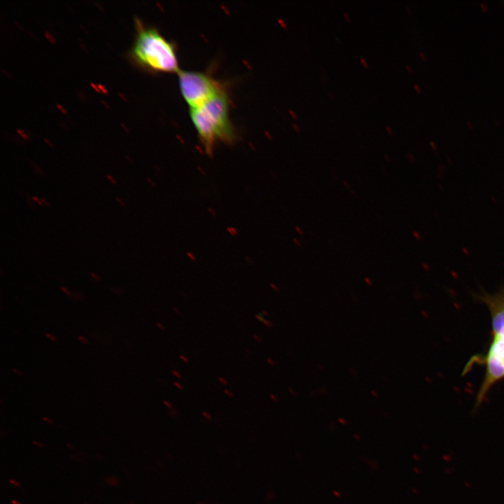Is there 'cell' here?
<instances>
[{"label": "cell", "instance_id": "cell-1", "mask_svg": "<svg viewBox=\"0 0 504 504\" xmlns=\"http://www.w3.org/2000/svg\"><path fill=\"white\" fill-rule=\"evenodd\" d=\"M477 298L488 308L491 323V337L486 352L472 356L463 370L465 373L475 364L485 368L476 396L475 406L478 407L492 387L504 379V286L493 293L482 291Z\"/></svg>", "mask_w": 504, "mask_h": 504}, {"label": "cell", "instance_id": "cell-2", "mask_svg": "<svg viewBox=\"0 0 504 504\" xmlns=\"http://www.w3.org/2000/svg\"><path fill=\"white\" fill-rule=\"evenodd\" d=\"M229 112L227 88L205 104L190 108L191 120L207 153H212L218 141L231 144L237 139V130Z\"/></svg>", "mask_w": 504, "mask_h": 504}, {"label": "cell", "instance_id": "cell-3", "mask_svg": "<svg viewBox=\"0 0 504 504\" xmlns=\"http://www.w3.org/2000/svg\"><path fill=\"white\" fill-rule=\"evenodd\" d=\"M136 36L130 51L131 59L150 72H178L176 46L155 27L144 25L136 18Z\"/></svg>", "mask_w": 504, "mask_h": 504}, {"label": "cell", "instance_id": "cell-4", "mask_svg": "<svg viewBox=\"0 0 504 504\" xmlns=\"http://www.w3.org/2000/svg\"><path fill=\"white\" fill-rule=\"evenodd\" d=\"M182 96L190 108L200 106L226 89V85L211 73L181 70L177 73Z\"/></svg>", "mask_w": 504, "mask_h": 504}, {"label": "cell", "instance_id": "cell-5", "mask_svg": "<svg viewBox=\"0 0 504 504\" xmlns=\"http://www.w3.org/2000/svg\"><path fill=\"white\" fill-rule=\"evenodd\" d=\"M106 482L112 486H117L119 484V479L116 477H108L105 479Z\"/></svg>", "mask_w": 504, "mask_h": 504}, {"label": "cell", "instance_id": "cell-6", "mask_svg": "<svg viewBox=\"0 0 504 504\" xmlns=\"http://www.w3.org/2000/svg\"><path fill=\"white\" fill-rule=\"evenodd\" d=\"M255 317L256 319H258L260 322H262V323H264L265 321L266 320V319L263 317V314H256L255 315Z\"/></svg>", "mask_w": 504, "mask_h": 504}, {"label": "cell", "instance_id": "cell-7", "mask_svg": "<svg viewBox=\"0 0 504 504\" xmlns=\"http://www.w3.org/2000/svg\"><path fill=\"white\" fill-rule=\"evenodd\" d=\"M9 482H10V484H13L14 486H17V487H20V486H21V484H20L19 482H18L17 480H15V479H11L9 480Z\"/></svg>", "mask_w": 504, "mask_h": 504}, {"label": "cell", "instance_id": "cell-8", "mask_svg": "<svg viewBox=\"0 0 504 504\" xmlns=\"http://www.w3.org/2000/svg\"><path fill=\"white\" fill-rule=\"evenodd\" d=\"M218 380L221 384H223V385H227V384H228V381H227L226 379L223 378V377H218Z\"/></svg>", "mask_w": 504, "mask_h": 504}, {"label": "cell", "instance_id": "cell-9", "mask_svg": "<svg viewBox=\"0 0 504 504\" xmlns=\"http://www.w3.org/2000/svg\"><path fill=\"white\" fill-rule=\"evenodd\" d=\"M360 62L365 67H368V66H369L368 62L364 57H360Z\"/></svg>", "mask_w": 504, "mask_h": 504}, {"label": "cell", "instance_id": "cell-10", "mask_svg": "<svg viewBox=\"0 0 504 504\" xmlns=\"http://www.w3.org/2000/svg\"><path fill=\"white\" fill-rule=\"evenodd\" d=\"M172 373L174 377H176L178 379H180L181 377V375L179 373V372L176 370H172Z\"/></svg>", "mask_w": 504, "mask_h": 504}, {"label": "cell", "instance_id": "cell-11", "mask_svg": "<svg viewBox=\"0 0 504 504\" xmlns=\"http://www.w3.org/2000/svg\"><path fill=\"white\" fill-rule=\"evenodd\" d=\"M223 392L225 394H226L230 398H233V396H234L233 393L227 389H224Z\"/></svg>", "mask_w": 504, "mask_h": 504}, {"label": "cell", "instance_id": "cell-12", "mask_svg": "<svg viewBox=\"0 0 504 504\" xmlns=\"http://www.w3.org/2000/svg\"><path fill=\"white\" fill-rule=\"evenodd\" d=\"M414 90H415L417 92H419V93L422 92V89H421V88L419 85H417V84H416V83L414 84Z\"/></svg>", "mask_w": 504, "mask_h": 504}, {"label": "cell", "instance_id": "cell-13", "mask_svg": "<svg viewBox=\"0 0 504 504\" xmlns=\"http://www.w3.org/2000/svg\"><path fill=\"white\" fill-rule=\"evenodd\" d=\"M419 56H420V57L421 58L422 60H424V61H426V60H427V57L426 56V55H425L422 51H420V52H419Z\"/></svg>", "mask_w": 504, "mask_h": 504}, {"label": "cell", "instance_id": "cell-14", "mask_svg": "<svg viewBox=\"0 0 504 504\" xmlns=\"http://www.w3.org/2000/svg\"><path fill=\"white\" fill-rule=\"evenodd\" d=\"M174 385L180 390L183 389V386L178 382H174Z\"/></svg>", "mask_w": 504, "mask_h": 504}, {"label": "cell", "instance_id": "cell-15", "mask_svg": "<svg viewBox=\"0 0 504 504\" xmlns=\"http://www.w3.org/2000/svg\"><path fill=\"white\" fill-rule=\"evenodd\" d=\"M253 337L256 342L259 343H261L262 342V339L256 335H253Z\"/></svg>", "mask_w": 504, "mask_h": 504}, {"label": "cell", "instance_id": "cell-16", "mask_svg": "<svg viewBox=\"0 0 504 504\" xmlns=\"http://www.w3.org/2000/svg\"><path fill=\"white\" fill-rule=\"evenodd\" d=\"M479 4L484 12L488 10V6L486 5L483 3H480Z\"/></svg>", "mask_w": 504, "mask_h": 504}, {"label": "cell", "instance_id": "cell-17", "mask_svg": "<svg viewBox=\"0 0 504 504\" xmlns=\"http://www.w3.org/2000/svg\"><path fill=\"white\" fill-rule=\"evenodd\" d=\"M78 339H79L80 341H81V342H83V343H85V344H88V340H87L85 337H83V336H79V337H78Z\"/></svg>", "mask_w": 504, "mask_h": 504}, {"label": "cell", "instance_id": "cell-18", "mask_svg": "<svg viewBox=\"0 0 504 504\" xmlns=\"http://www.w3.org/2000/svg\"><path fill=\"white\" fill-rule=\"evenodd\" d=\"M179 358H180L183 362H185V363H188V359L187 357H186V356H184V355H181V354L179 355Z\"/></svg>", "mask_w": 504, "mask_h": 504}, {"label": "cell", "instance_id": "cell-19", "mask_svg": "<svg viewBox=\"0 0 504 504\" xmlns=\"http://www.w3.org/2000/svg\"><path fill=\"white\" fill-rule=\"evenodd\" d=\"M343 15H344V17L346 18V20L347 21H349V22L351 21V18H350L349 15L346 12H343Z\"/></svg>", "mask_w": 504, "mask_h": 504}, {"label": "cell", "instance_id": "cell-20", "mask_svg": "<svg viewBox=\"0 0 504 504\" xmlns=\"http://www.w3.org/2000/svg\"><path fill=\"white\" fill-rule=\"evenodd\" d=\"M385 128H386V130L389 134H393V130H392L391 127H390L389 126L386 125V126L385 127Z\"/></svg>", "mask_w": 504, "mask_h": 504}, {"label": "cell", "instance_id": "cell-21", "mask_svg": "<svg viewBox=\"0 0 504 504\" xmlns=\"http://www.w3.org/2000/svg\"><path fill=\"white\" fill-rule=\"evenodd\" d=\"M263 323L269 328L272 327V323L267 319L265 321V322Z\"/></svg>", "mask_w": 504, "mask_h": 504}, {"label": "cell", "instance_id": "cell-22", "mask_svg": "<svg viewBox=\"0 0 504 504\" xmlns=\"http://www.w3.org/2000/svg\"><path fill=\"white\" fill-rule=\"evenodd\" d=\"M46 337L50 338L52 341H56V338L50 333L46 334Z\"/></svg>", "mask_w": 504, "mask_h": 504}, {"label": "cell", "instance_id": "cell-23", "mask_svg": "<svg viewBox=\"0 0 504 504\" xmlns=\"http://www.w3.org/2000/svg\"><path fill=\"white\" fill-rule=\"evenodd\" d=\"M163 403H164V405H166L167 407H168L169 408H171V407H172V405H171V403H170L169 402H168V401H167V400H164V401H163Z\"/></svg>", "mask_w": 504, "mask_h": 504}, {"label": "cell", "instance_id": "cell-24", "mask_svg": "<svg viewBox=\"0 0 504 504\" xmlns=\"http://www.w3.org/2000/svg\"><path fill=\"white\" fill-rule=\"evenodd\" d=\"M405 67H406L407 70L410 74L412 73V69H411V67H410V65L406 64V65H405Z\"/></svg>", "mask_w": 504, "mask_h": 504}, {"label": "cell", "instance_id": "cell-25", "mask_svg": "<svg viewBox=\"0 0 504 504\" xmlns=\"http://www.w3.org/2000/svg\"><path fill=\"white\" fill-rule=\"evenodd\" d=\"M156 325H157V326H158L159 328H160L161 330H164V327L163 325H162L161 323H157Z\"/></svg>", "mask_w": 504, "mask_h": 504}, {"label": "cell", "instance_id": "cell-26", "mask_svg": "<svg viewBox=\"0 0 504 504\" xmlns=\"http://www.w3.org/2000/svg\"><path fill=\"white\" fill-rule=\"evenodd\" d=\"M33 443H34V444L37 445V446L39 447H43V445L42 444H41V442L34 441V442H33Z\"/></svg>", "mask_w": 504, "mask_h": 504}, {"label": "cell", "instance_id": "cell-27", "mask_svg": "<svg viewBox=\"0 0 504 504\" xmlns=\"http://www.w3.org/2000/svg\"><path fill=\"white\" fill-rule=\"evenodd\" d=\"M43 419L44 421H46V422H48V424H52V421H51V419L50 420V419H48L47 417H43Z\"/></svg>", "mask_w": 504, "mask_h": 504}, {"label": "cell", "instance_id": "cell-28", "mask_svg": "<svg viewBox=\"0 0 504 504\" xmlns=\"http://www.w3.org/2000/svg\"><path fill=\"white\" fill-rule=\"evenodd\" d=\"M11 503H12V504H22V503H21L20 502H19V501L17 500H11Z\"/></svg>", "mask_w": 504, "mask_h": 504}, {"label": "cell", "instance_id": "cell-29", "mask_svg": "<svg viewBox=\"0 0 504 504\" xmlns=\"http://www.w3.org/2000/svg\"><path fill=\"white\" fill-rule=\"evenodd\" d=\"M61 290H63L64 292H65L66 293L69 294V295L70 294V292H69L66 288H65L62 287V288H61Z\"/></svg>", "mask_w": 504, "mask_h": 504}, {"label": "cell", "instance_id": "cell-30", "mask_svg": "<svg viewBox=\"0 0 504 504\" xmlns=\"http://www.w3.org/2000/svg\"><path fill=\"white\" fill-rule=\"evenodd\" d=\"M466 123H467V125H468L470 129H472L473 127H472V122H471L467 121Z\"/></svg>", "mask_w": 504, "mask_h": 504}, {"label": "cell", "instance_id": "cell-31", "mask_svg": "<svg viewBox=\"0 0 504 504\" xmlns=\"http://www.w3.org/2000/svg\"><path fill=\"white\" fill-rule=\"evenodd\" d=\"M267 362L269 363V364H270V365H274V363L271 360V359H270V358H267Z\"/></svg>", "mask_w": 504, "mask_h": 504}, {"label": "cell", "instance_id": "cell-32", "mask_svg": "<svg viewBox=\"0 0 504 504\" xmlns=\"http://www.w3.org/2000/svg\"><path fill=\"white\" fill-rule=\"evenodd\" d=\"M406 9L407 10V11H408L409 13H411V9H410V8L408 6H406Z\"/></svg>", "mask_w": 504, "mask_h": 504}, {"label": "cell", "instance_id": "cell-33", "mask_svg": "<svg viewBox=\"0 0 504 504\" xmlns=\"http://www.w3.org/2000/svg\"><path fill=\"white\" fill-rule=\"evenodd\" d=\"M174 310L176 313H178V314H181V312H178L176 308H174Z\"/></svg>", "mask_w": 504, "mask_h": 504}, {"label": "cell", "instance_id": "cell-34", "mask_svg": "<svg viewBox=\"0 0 504 504\" xmlns=\"http://www.w3.org/2000/svg\"><path fill=\"white\" fill-rule=\"evenodd\" d=\"M262 314H264V315L268 316V313H267V312H265V311H262Z\"/></svg>", "mask_w": 504, "mask_h": 504}]
</instances>
